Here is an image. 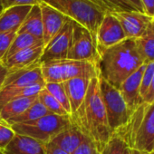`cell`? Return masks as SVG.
Wrapping results in <instances>:
<instances>
[{
  "label": "cell",
  "instance_id": "b9f144b4",
  "mask_svg": "<svg viewBox=\"0 0 154 154\" xmlns=\"http://www.w3.org/2000/svg\"><path fill=\"white\" fill-rule=\"evenodd\" d=\"M149 154H154V152H150V153H149Z\"/></svg>",
  "mask_w": 154,
  "mask_h": 154
},
{
  "label": "cell",
  "instance_id": "3957f363",
  "mask_svg": "<svg viewBox=\"0 0 154 154\" xmlns=\"http://www.w3.org/2000/svg\"><path fill=\"white\" fill-rule=\"evenodd\" d=\"M115 135L122 138L129 148L144 154L150 153L154 143V103H141L127 125Z\"/></svg>",
  "mask_w": 154,
  "mask_h": 154
},
{
  "label": "cell",
  "instance_id": "7bdbcfd3",
  "mask_svg": "<svg viewBox=\"0 0 154 154\" xmlns=\"http://www.w3.org/2000/svg\"><path fill=\"white\" fill-rule=\"evenodd\" d=\"M1 63H2V62H0V64H1Z\"/></svg>",
  "mask_w": 154,
  "mask_h": 154
},
{
  "label": "cell",
  "instance_id": "484cf974",
  "mask_svg": "<svg viewBox=\"0 0 154 154\" xmlns=\"http://www.w3.org/2000/svg\"><path fill=\"white\" fill-rule=\"evenodd\" d=\"M39 102L51 112L57 115H69L57 100L45 89L43 88L37 94Z\"/></svg>",
  "mask_w": 154,
  "mask_h": 154
},
{
  "label": "cell",
  "instance_id": "7402d4cb",
  "mask_svg": "<svg viewBox=\"0 0 154 154\" xmlns=\"http://www.w3.org/2000/svg\"><path fill=\"white\" fill-rule=\"evenodd\" d=\"M136 46L145 64L154 62V22L149 24L145 33L135 39Z\"/></svg>",
  "mask_w": 154,
  "mask_h": 154
},
{
  "label": "cell",
  "instance_id": "ba28073f",
  "mask_svg": "<svg viewBox=\"0 0 154 154\" xmlns=\"http://www.w3.org/2000/svg\"><path fill=\"white\" fill-rule=\"evenodd\" d=\"M67 59L87 61L97 66L99 54L96 43L91 33L81 25L73 23L72 37Z\"/></svg>",
  "mask_w": 154,
  "mask_h": 154
},
{
  "label": "cell",
  "instance_id": "4316f807",
  "mask_svg": "<svg viewBox=\"0 0 154 154\" xmlns=\"http://www.w3.org/2000/svg\"><path fill=\"white\" fill-rule=\"evenodd\" d=\"M45 88L57 100V102L63 106L66 112L71 116V107L63 83H45Z\"/></svg>",
  "mask_w": 154,
  "mask_h": 154
},
{
  "label": "cell",
  "instance_id": "7a4b0ae2",
  "mask_svg": "<svg viewBox=\"0 0 154 154\" xmlns=\"http://www.w3.org/2000/svg\"><path fill=\"white\" fill-rule=\"evenodd\" d=\"M143 63L135 39L126 38L99 54L97 69L99 76L119 89L122 82L137 71Z\"/></svg>",
  "mask_w": 154,
  "mask_h": 154
},
{
  "label": "cell",
  "instance_id": "8992f818",
  "mask_svg": "<svg viewBox=\"0 0 154 154\" xmlns=\"http://www.w3.org/2000/svg\"><path fill=\"white\" fill-rule=\"evenodd\" d=\"M71 123L70 115L50 113L35 121L13 124L10 127L17 134L31 137L45 145Z\"/></svg>",
  "mask_w": 154,
  "mask_h": 154
},
{
  "label": "cell",
  "instance_id": "f546056e",
  "mask_svg": "<svg viewBox=\"0 0 154 154\" xmlns=\"http://www.w3.org/2000/svg\"><path fill=\"white\" fill-rule=\"evenodd\" d=\"M154 75V62L149 63L146 64L145 66V70L142 75V79H141V84H140V95L142 101L143 96L145 95V94L147 93L150 83L152 81Z\"/></svg>",
  "mask_w": 154,
  "mask_h": 154
},
{
  "label": "cell",
  "instance_id": "e0dca14e",
  "mask_svg": "<svg viewBox=\"0 0 154 154\" xmlns=\"http://www.w3.org/2000/svg\"><path fill=\"white\" fill-rule=\"evenodd\" d=\"M85 137L86 136L82 132L80 128L72 121V123L67 128L60 131L50 142L71 154L79 147Z\"/></svg>",
  "mask_w": 154,
  "mask_h": 154
},
{
  "label": "cell",
  "instance_id": "4fadbf2b",
  "mask_svg": "<svg viewBox=\"0 0 154 154\" xmlns=\"http://www.w3.org/2000/svg\"><path fill=\"white\" fill-rule=\"evenodd\" d=\"M146 64H142L137 71L131 73L121 85L119 90L127 104V107L132 114L138 107L142 103L140 89L142 75L145 70Z\"/></svg>",
  "mask_w": 154,
  "mask_h": 154
},
{
  "label": "cell",
  "instance_id": "f35d334b",
  "mask_svg": "<svg viewBox=\"0 0 154 154\" xmlns=\"http://www.w3.org/2000/svg\"><path fill=\"white\" fill-rule=\"evenodd\" d=\"M124 154H135V152H134V149H131V148L127 147V148H126V149H125Z\"/></svg>",
  "mask_w": 154,
  "mask_h": 154
},
{
  "label": "cell",
  "instance_id": "603a6c76",
  "mask_svg": "<svg viewBox=\"0 0 154 154\" xmlns=\"http://www.w3.org/2000/svg\"><path fill=\"white\" fill-rule=\"evenodd\" d=\"M51 112L39 102L38 98L37 100L28 108L26 109L24 112L19 114L17 117H14L12 119L8 120L5 123L10 125L13 124H17V123H25V122H29L35 121L41 117H44L47 114H50Z\"/></svg>",
  "mask_w": 154,
  "mask_h": 154
},
{
  "label": "cell",
  "instance_id": "30bf717a",
  "mask_svg": "<svg viewBox=\"0 0 154 154\" xmlns=\"http://www.w3.org/2000/svg\"><path fill=\"white\" fill-rule=\"evenodd\" d=\"M125 39L126 35L119 20L112 14H105L95 36L98 54Z\"/></svg>",
  "mask_w": 154,
  "mask_h": 154
},
{
  "label": "cell",
  "instance_id": "60d3db41",
  "mask_svg": "<svg viewBox=\"0 0 154 154\" xmlns=\"http://www.w3.org/2000/svg\"><path fill=\"white\" fill-rule=\"evenodd\" d=\"M151 152H154V143H153V146H152V150H151Z\"/></svg>",
  "mask_w": 154,
  "mask_h": 154
},
{
  "label": "cell",
  "instance_id": "e575fe53",
  "mask_svg": "<svg viewBox=\"0 0 154 154\" xmlns=\"http://www.w3.org/2000/svg\"><path fill=\"white\" fill-rule=\"evenodd\" d=\"M142 103L147 104V105L154 103V75H153L152 81L150 83V85H149L147 93L145 94V95L142 98Z\"/></svg>",
  "mask_w": 154,
  "mask_h": 154
},
{
  "label": "cell",
  "instance_id": "277c9868",
  "mask_svg": "<svg viewBox=\"0 0 154 154\" xmlns=\"http://www.w3.org/2000/svg\"><path fill=\"white\" fill-rule=\"evenodd\" d=\"M40 1L52 7L67 18L85 27L95 41L98 27L105 13L90 0H40Z\"/></svg>",
  "mask_w": 154,
  "mask_h": 154
},
{
  "label": "cell",
  "instance_id": "74e56055",
  "mask_svg": "<svg viewBox=\"0 0 154 154\" xmlns=\"http://www.w3.org/2000/svg\"><path fill=\"white\" fill-rule=\"evenodd\" d=\"M128 1L135 8V9L139 12H142L143 13V8H142V5L140 3V0H128Z\"/></svg>",
  "mask_w": 154,
  "mask_h": 154
},
{
  "label": "cell",
  "instance_id": "d590c367",
  "mask_svg": "<svg viewBox=\"0 0 154 154\" xmlns=\"http://www.w3.org/2000/svg\"><path fill=\"white\" fill-rule=\"evenodd\" d=\"M45 154H69V153L59 149L53 143L49 142L45 144Z\"/></svg>",
  "mask_w": 154,
  "mask_h": 154
},
{
  "label": "cell",
  "instance_id": "9c48e42d",
  "mask_svg": "<svg viewBox=\"0 0 154 154\" xmlns=\"http://www.w3.org/2000/svg\"><path fill=\"white\" fill-rule=\"evenodd\" d=\"M74 21L67 18L61 30L44 47L39 63H46L56 60L67 59L72 44Z\"/></svg>",
  "mask_w": 154,
  "mask_h": 154
},
{
  "label": "cell",
  "instance_id": "52a82bcc",
  "mask_svg": "<svg viewBox=\"0 0 154 154\" xmlns=\"http://www.w3.org/2000/svg\"><path fill=\"white\" fill-rule=\"evenodd\" d=\"M99 88L112 135L124 128L131 116L119 89L98 76Z\"/></svg>",
  "mask_w": 154,
  "mask_h": 154
},
{
  "label": "cell",
  "instance_id": "83f0119b",
  "mask_svg": "<svg viewBox=\"0 0 154 154\" xmlns=\"http://www.w3.org/2000/svg\"><path fill=\"white\" fill-rule=\"evenodd\" d=\"M127 147L124 140L114 134L103 147L101 154H124Z\"/></svg>",
  "mask_w": 154,
  "mask_h": 154
},
{
  "label": "cell",
  "instance_id": "d4e9b609",
  "mask_svg": "<svg viewBox=\"0 0 154 154\" xmlns=\"http://www.w3.org/2000/svg\"><path fill=\"white\" fill-rule=\"evenodd\" d=\"M100 8L105 14H113L122 11H137L128 0H90Z\"/></svg>",
  "mask_w": 154,
  "mask_h": 154
},
{
  "label": "cell",
  "instance_id": "2e32d148",
  "mask_svg": "<svg viewBox=\"0 0 154 154\" xmlns=\"http://www.w3.org/2000/svg\"><path fill=\"white\" fill-rule=\"evenodd\" d=\"M92 79L93 78L87 77H75L63 83L70 103L72 114L75 112L83 103Z\"/></svg>",
  "mask_w": 154,
  "mask_h": 154
},
{
  "label": "cell",
  "instance_id": "4dcf8cb0",
  "mask_svg": "<svg viewBox=\"0 0 154 154\" xmlns=\"http://www.w3.org/2000/svg\"><path fill=\"white\" fill-rule=\"evenodd\" d=\"M15 135L16 132L8 124L0 122V151L6 149V147L15 137Z\"/></svg>",
  "mask_w": 154,
  "mask_h": 154
},
{
  "label": "cell",
  "instance_id": "7c38bea8",
  "mask_svg": "<svg viewBox=\"0 0 154 154\" xmlns=\"http://www.w3.org/2000/svg\"><path fill=\"white\" fill-rule=\"evenodd\" d=\"M45 82L41 70V63L32 67L19 70L14 72H8L6 81L0 90L12 91L22 89L28 85Z\"/></svg>",
  "mask_w": 154,
  "mask_h": 154
},
{
  "label": "cell",
  "instance_id": "8fae6325",
  "mask_svg": "<svg viewBox=\"0 0 154 154\" xmlns=\"http://www.w3.org/2000/svg\"><path fill=\"white\" fill-rule=\"evenodd\" d=\"M120 22L126 38L137 39L147 30L153 18L139 11H122L112 14Z\"/></svg>",
  "mask_w": 154,
  "mask_h": 154
},
{
  "label": "cell",
  "instance_id": "44dd1931",
  "mask_svg": "<svg viewBox=\"0 0 154 154\" xmlns=\"http://www.w3.org/2000/svg\"><path fill=\"white\" fill-rule=\"evenodd\" d=\"M36 100L37 95L32 97L17 98L8 102L0 110V122H6L8 120L18 116L26 109H28Z\"/></svg>",
  "mask_w": 154,
  "mask_h": 154
},
{
  "label": "cell",
  "instance_id": "cb8c5ba5",
  "mask_svg": "<svg viewBox=\"0 0 154 154\" xmlns=\"http://www.w3.org/2000/svg\"><path fill=\"white\" fill-rule=\"evenodd\" d=\"M44 45L43 40L38 39L29 34H25V33L17 34V36L15 37L11 46L9 47V49L5 56L4 61L7 58H8L9 56L13 55L14 54H16L19 51H22V50L35 46V45Z\"/></svg>",
  "mask_w": 154,
  "mask_h": 154
},
{
  "label": "cell",
  "instance_id": "f6af8a7d",
  "mask_svg": "<svg viewBox=\"0 0 154 154\" xmlns=\"http://www.w3.org/2000/svg\"><path fill=\"white\" fill-rule=\"evenodd\" d=\"M0 154H1V151H0Z\"/></svg>",
  "mask_w": 154,
  "mask_h": 154
},
{
  "label": "cell",
  "instance_id": "836d02e7",
  "mask_svg": "<svg viewBox=\"0 0 154 154\" xmlns=\"http://www.w3.org/2000/svg\"><path fill=\"white\" fill-rule=\"evenodd\" d=\"M142 8L143 13L147 15L148 17L153 18L154 17V0H140Z\"/></svg>",
  "mask_w": 154,
  "mask_h": 154
},
{
  "label": "cell",
  "instance_id": "9a60e30c",
  "mask_svg": "<svg viewBox=\"0 0 154 154\" xmlns=\"http://www.w3.org/2000/svg\"><path fill=\"white\" fill-rule=\"evenodd\" d=\"M40 9L43 22V42L44 45H46L61 30L67 17L52 7L42 2L40 3Z\"/></svg>",
  "mask_w": 154,
  "mask_h": 154
},
{
  "label": "cell",
  "instance_id": "ee69618b",
  "mask_svg": "<svg viewBox=\"0 0 154 154\" xmlns=\"http://www.w3.org/2000/svg\"><path fill=\"white\" fill-rule=\"evenodd\" d=\"M153 22H154V17H153Z\"/></svg>",
  "mask_w": 154,
  "mask_h": 154
},
{
  "label": "cell",
  "instance_id": "6da1fadb",
  "mask_svg": "<svg viewBox=\"0 0 154 154\" xmlns=\"http://www.w3.org/2000/svg\"><path fill=\"white\" fill-rule=\"evenodd\" d=\"M71 118L82 132L91 139L102 151L112 133L101 96L98 77H94L91 80L83 103L71 115Z\"/></svg>",
  "mask_w": 154,
  "mask_h": 154
},
{
  "label": "cell",
  "instance_id": "1f68e13d",
  "mask_svg": "<svg viewBox=\"0 0 154 154\" xmlns=\"http://www.w3.org/2000/svg\"><path fill=\"white\" fill-rule=\"evenodd\" d=\"M71 154H101V151L91 139L85 137L79 147L74 149Z\"/></svg>",
  "mask_w": 154,
  "mask_h": 154
},
{
  "label": "cell",
  "instance_id": "8d00e7d4",
  "mask_svg": "<svg viewBox=\"0 0 154 154\" xmlns=\"http://www.w3.org/2000/svg\"><path fill=\"white\" fill-rule=\"evenodd\" d=\"M8 74V70L3 63H1L0 64V89L2 88Z\"/></svg>",
  "mask_w": 154,
  "mask_h": 154
},
{
  "label": "cell",
  "instance_id": "d6a6232c",
  "mask_svg": "<svg viewBox=\"0 0 154 154\" xmlns=\"http://www.w3.org/2000/svg\"><path fill=\"white\" fill-rule=\"evenodd\" d=\"M41 3L40 0H0V4L4 10L18 6H35Z\"/></svg>",
  "mask_w": 154,
  "mask_h": 154
},
{
  "label": "cell",
  "instance_id": "5bb4252c",
  "mask_svg": "<svg viewBox=\"0 0 154 154\" xmlns=\"http://www.w3.org/2000/svg\"><path fill=\"white\" fill-rule=\"evenodd\" d=\"M44 45H35L22 51H19L7 58L3 64L8 70V72H14L19 70L26 69L36 65L40 61L44 51Z\"/></svg>",
  "mask_w": 154,
  "mask_h": 154
},
{
  "label": "cell",
  "instance_id": "ac0fdd59",
  "mask_svg": "<svg viewBox=\"0 0 154 154\" xmlns=\"http://www.w3.org/2000/svg\"><path fill=\"white\" fill-rule=\"evenodd\" d=\"M1 154H45V145L31 137L16 133Z\"/></svg>",
  "mask_w": 154,
  "mask_h": 154
},
{
  "label": "cell",
  "instance_id": "ffe728a7",
  "mask_svg": "<svg viewBox=\"0 0 154 154\" xmlns=\"http://www.w3.org/2000/svg\"><path fill=\"white\" fill-rule=\"evenodd\" d=\"M29 34L38 39L43 40V22L40 4L32 6L31 10L25 18L17 34Z\"/></svg>",
  "mask_w": 154,
  "mask_h": 154
},
{
  "label": "cell",
  "instance_id": "ab89813d",
  "mask_svg": "<svg viewBox=\"0 0 154 154\" xmlns=\"http://www.w3.org/2000/svg\"><path fill=\"white\" fill-rule=\"evenodd\" d=\"M2 12H3V8H2V7H1V4H0V15L2 14Z\"/></svg>",
  "mask_w": 154,
  "mask_h": 154
},
{
  "label": "cell",
  "instance_id": "5b68a950",
  "mask_svg": "<svg viewBox=\"0 0 154 154\" xmlns=\"http://www.w3.org/2000/svg\"><path fill=\"white\" fill-rule=\"evenodd\" d=\"M45 83H64L75 77H98L97 66L87 61L71 59L56 60L41 63Z\"/></svg>",
  "mask_w": 154,
  "mask_h": 154
},
{
  "label": "cell",
  "instance_id": "d6986e66",
  "mask_svg": "<svg viewBox=\"0 0 154 154\" xmlns=\"http://www.w3.org/2000/svg\"><path fill=\"white\" fill-rule=\"evenodd\" d=\"M32 6H18L4 10L0 15V33L18 31Z\"/></svg>",
  "mask_w": 154,
  "mask_h": 154
},
{
  "label": "cell",
  "instance_id": "f1b7e54d",
  "mask_svg": "<svg viewBox=\"0 0 154 154\" xmlns=\"http://www.w3.org/2000/svg\"><path fill=\"white\" fill-rule=\"evenodd\" d=\"M17 31L0 33V62H2V63L9 47L11 46L15 37L17 36Z\"/></svg>",
  "mask_w": 154,
  "mask_h": 154
}]
</instances>
